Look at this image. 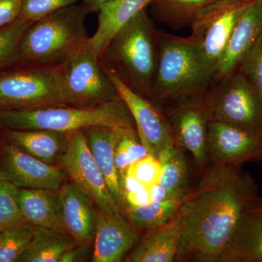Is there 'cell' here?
<instances>
[{
    "mask_svg": "<svg viewBox=\"0 0 262 262\" xmlns=\"http://www.w3.org/2000/svg\"><path fill=\"white\" fill-rule=\"evenodd\" d=\"M151 203L149 188H144L134 192L122 193V206L125 208L145 206Z\"/></svg>",
    "mask_w": 262,
    "mask_h": 262,
    "instance_id": "36",
    "label": "cell"
},
{
    "mask_svg": "<svg viewBox=\"0 0 262 262\" xmlns=\"http://www.w3.org/2000/svg\"><path fill=\"white\" fill-rule=\"evenodd\" d=\"M187 196L166 201L151 202L145 206L127 208L125 214L136 229L151 230L170 222L179 211Z\"/></svg>",
    "mask_w": 262,
    "mask_h": 262,
    "instance_id": "27",
    "label": "cell"
},
{
    "mask_svg": "<svg viewBox=\"0 0 262 262\" xmlns=\"http://www.w3.org/2000/svg\"><path fill=\"white\" fill-rule=\"evenodd\" d=\"M0 171L19 189L58 192L67 176L60 167L50 165L25 152L0 136Z\"/></svg>",
    "mask_w": 262,
    "mask_h": 262,
    "instance_id": "13",
    "label": "cell"
},
{
    "mask_svg": "<svg viewBox=\"0 0 262 262\" xmlns=\"http://www.w3.org/2000/svg\"><path fill=\"white\" fill-rule=\"evenodd\" d=\"M78 244L67 232L34 227L32 241L17 262H60L63 254Z\"/></svg>",
    "mask_w": 262,
    "mask_h": 262,
    "instance_id": "24",
    "label": "cell"
},
{
    "mask_svg": "<svg viewBox=\"0 0 262 262\" xmlns=\"http://www.w3.org/2000/svg\"><path fill=\"white\" fill-rule=\"evenodd\" d=\"M110 0H83L84 8L87 9L89 13H98V10L105 3H107Z\"/></svg>",
    "mask_w": 262,
    "mask_h": 262,
    "instance_id": "39",
    "label": "cell"
},
{
    "mask_svg": "<svg viewBox=\"0 0 262 262\" xmlns=\"http://www.w3.org/2000/svg\"><path fill=\"white\" fill-rule=\"evenodd\" d=\"M260 1L262 2V0H260Z\"/></svg>",
    "mask_w": 262,
    "mask_h": 262,
    "instance_id": "41",
    "label": "cell"
},
{
    "mask_svg": "<svg viewBox=\"0 0 262 262\" xmlns=\"http://www.w3.org/2000/svg\"><path fill=\"white\" fill-rule=\"evenodd\" d=\"M135 177L146 187L149 188L158 184L161 174L159 160L154 157L147 155L138 160L129 167L127 173Z\"/></svg>",
    "mask_w": 262,
    "mask_h": 262,
    "instance_id": "34",
    "label": "cell"
},
{
    "mask_svg": "<svg viewBox=\"0 0 262 262\" xmlns=\"http://www.w3.org/2000/svg\"><path fill=\"white\" fill-rule=\"evenodd\" d=\"M91 251V242L80 243L75 245L63 254L60 262L85 261Z\"/></svg>",
    "mask_w": 262,
    "mask_h": 262,
    "instance_id": "37",
    "label": "cell"
},
{
    "mask_svg": "<svg viewBox=\"0 0 262 262\" xmlns=\"http://www.w3.org/2000/svg\"><path fill=\"white\" fill-rule=\"evenodd\" d=\"M161 174L159 183L173 198H184L189 194V170L182 150L178 146H168L158 156Z\"/></svg>",
    "mask_w": 262,
    "mask_h": 262,
    "instance_id": "25",
    "label": "cell"
},
{
    "mask_svg": "<svg viewBox=\"0 0 262 262\" xmlns=\"http://www.w3.org/2000/svg\"><path fill=\"white\" fill-rule=\"evenodd\" d=\"M159 57L151 101L173 105L203 97L215 72L189 37L158 32Z\"/></svg>",
    "mask_w": 262,
    "mask_h": 262,
    "instance_id": "3",
    "label": "cell"
},
{
    "mask_svg": "<svg viewBox=\"0 0 262 262\" xmlns=\"http://www.w3.org/2000/svg\"><path fill=\"white\" fill-rule=\"evenodd\" d=\"M57 163L71 182L83 190L99 209L108 214H124L110 194L106 180L90 151L83 130L67 133L64 149Z\"/></svg>",
    "mask_w": 262,
    "mask_h": 262,
    "instance_id": "10",
    "label": "cell"
},
{
    "mask_svg": "<svg viewBox=\"0 0 262 262\" xmlns=\"http://www.w3.org/2000/svg\"><path fill=\"white\" fill-rule=\"evenodd\" d=\"M18 202L26 223L67 232L62 222L58 192L48 189H19Z\"/></svg>",
    "mask_w": 262,
    "mask_h": 262,
    "instance_id": "23",
    "label": "cell"
},
{
    "mask_svg": "<svg viewBox=\"0 0 262 262\" xmlns=\"http://www.w3.org/2000/svg\"><path fill=\"white\" fill-rule=\"evenodd\" d=\"M114 150L120 183L133 163L149 155L135 127H117Z\"/></svg>",
    "mask_w": 262,
    "mask_h": 262,
    "instance_id": "28",
    "label": "cell"
},
{
    "mask_svg": "<svg viewBox=\"0 0 262 262\" xmlns=\"http://www.w3.org/2000/svg\"><path fill=\"white\" fill-rule=\"evenodd\" d=\"M214 0H153L149 6L158 21L173 29L190 27L198 12Z\"/></svg>",
    "mask_w": 262,
    "mask_h": 262,
    "instance_id": "26",
    "label": "cell"
},
{
    "mask_svg": "<svg viewBox=\"0 0 262 262\" xmlns=\"http://www.w3.org/2000/svg\"><path fill=\"white\" fill-rule=\"evenodd\" d=\"M153 0H110L98 10V27L89 46L99 57L112 37L121 27L146 10Z\"/></svg>",
    "mask_w": 262,
    "mask_h": 262,
    "instance_id": "21",
    "label": "cell"
},
{
    "mask_svg": "<svg viewBox=\"0 0 262 262\" xmlns=\"http://www.w3.org/2000/svg\"><path fill=\"white\" fill-rule=\"evenodd\" d=\"M174 144L190 153L196 167L205 170L210 163L208 130L211 121L203 97L174 104L165 113Z\"/></svg>",
    "mask_w": 262,
    "mask_h": 262,
    "instance_id": "11",
    "label": "cell"
},
{
    "mask_svg": "<svg viewBox=\"0 0 262 262\" xmlns=\"http://www.w3.org/2000/svg\"><path fill=\"white\" fill-rule=\"evenodd\" d=\"M103 69L127 105L134 119L136 131L148 155L158 159L162 150L174 144L171 128L165 113L151 100L129 89L113 71Z\"/></svg>",
    "mask_w": 262,
    "mask_h": 262,
    "instance_id": "12",
    "label": "cell"
},
{
    "mask_svg": "<svg viewBox=\"0 0 262 262\" xmlns=\"http://www.w3.org/2000/svg\"><path fill=\"white\" fill-rule=\"evenodd\" d=\"M0 136L38 160L54 165L64 149L67 133L42 129L0 128Z\"/></svg>",
    "mask_w": 262,
    "mask_h": 262,
    "instance_id": "22",
    "label": "cell"
},
{
    "mask_svg": "<svg viewBox=\"0 0 262 262\" xmlns=\"http://www.w3.org/2000/svg\"><path fill=\"white\" fill-rule=\"evenodd\" d=\"M149 189L151 202H163L176 199L159 184H154Z\"/></svg>",
    "mask_w": 262,
    "mask_h": 262,
    "instance_id": "38",
    "label": "cell"
},
{
    "mask_svg": "<svg viewBox=\"0 0 262 262\" xmlns=\"http://www.w3.org/2000/svg\"><path fill=\"white\" fill-rule=\"evenodd\" d=\"M67 104L60 66L22 63L0 73V110L20 111Z\"/></svg>",
    "mask_w": 262,
    "mask_h": 262,
    "instance_id": "6",
    "label": "cell"
},
{
    "mask_svg": "<svg viewBox=\"0 0 262 262\" xmlns=\"http://www.w3.org/2000/svg\"><path fill=\"white\" fill-rule=\"evenodd\" d=\"M258 194L241 167L212 165L179 208L182 234L175 261L220 262L239 221Z\"/></svg>",
    "mask_w": 262,
    "mask_h": 262,
    "instance_id": "1",
    "label": "cell"
},
{
    "mask_svg": "<svg viewBox=\"0 0 262 262\" xmlns=\"http://www.w3.org/2000/svg\"><path fill=\"white\" fill-rule=\"evenodd\" d=\"M95 126L136 128L132 115L121 98L93 107L65 105L20 111L0 110L1 129L70 133Z\"/></svg>",
    "mask_w": 262,
    "mask_h": 262,
    "instance_id": "5",
    "label": "cell"
},
{
    "mask_svg": "<svg viewBox=\"0 0 262 262\" xmlns=\"http://www.w3.org/2000/svg\"><path fill=\"white\" fill-rule=\"evenodd\" d=\"M208 155L212 165L218 166L241 167L248 162L262 161V131L211 121Z\"/></svg>",
    "mask_w": 262,
    "mask_h": 262,
    "instance_id": "14",
    "label": "cell"
},
{
    "mask_svg": "<svg viewBox=\"0 0 262 262\" xmlns=\"http://www.w3.org/2000/svg\"><path fill=\"white\" fill-rule=\"evenodd\" d=\"M122 213L108 214L96 210L93 262H119L139 241L137 231Z\"/></svg>",
    "mask_w": 262,
    "mask_h": 262,
    "instance_id": "15",
    "label": "cell"
},
{
    "mask_svg": "<svg viewBox=\"0 0 262 262\" xmlns=\"http://www.w3.org/2000/svg\"><path fill=\"white\" fill-rule=\"evenodd\" d=\"M237 70L252 82L262 103V34L241 62Z\"/></svg>",
    "mask_w": 262,
    "mask_h": 262,
    "instance_id": "33",
    "label": "cell"
},
{
    "mask_svg": "<svg viewBox=\"0 0 262 262\" xmlns=\"http://www.w3.org/2000/svg\"><path fill=\"white\" fill-rule=\"evenodd\" d=\"M220 262H262V196L248 205Z\"/></svg>",
    "mask_w": 262,
    "mask_h": 262,
    "instance_id": "18",
    "label": "cell"
},
{
    "mask_svg": "<svg viewBox=\"0 0 262 262\" xmlns=\"http://www.w3.org/2000/svg\"><path fill=\"white\" fill-rule=\"evenodd\" d=\"M32 23L19 16L13 23L0 28V73L22 63L19 46L22 36Z\"/></svg>",
    "mask_w": 262,
    "mask_h": 262,
    "instance_id": "29",
    "label": "cell"
},
{
    "mask_svg": "<svg viewBox=\"0 0 262 262\" xmlns=\"http://www.w3.org/2000/svg\"><path fill=\"white\" fill-rule=\"evenodd\" d=\"M182 234V219L178 211L168 223L149 230L134 246L126 261H175Z\"/></svg>",
    "mask_w": 262,
    "mask_h": 262,
    "instance_id": "19",
    "label": "cell"
},
{
    "mask_svg": "<svg viewBox=\"0 0 262 262\" xmlns=\"http://www.w3.org/2000/svg\"><path fill=\"white\" fill-rule=\"evenodd\" d=\"M34 236V226H15L0 231V262H17Z\"/></svg>",
    "mask_w": 262,
    "mask_h": 262,
    "instance_id": "30",
    "label": "cell"
},
{
    "mask_svg": "<svg viewBox=\"0 0 262 262\" xmlns=\"http://www.w3.org/2000/svg\"><path fill=\"white\" fill-rule=\"evenodd\" d=\"M23 0H0V28L14 22L20 16Z\"/></svg>",
    "mask_w": 262,
    "mask_h": 262,
    "instance_id": "35",
    "label": "cell"
},
{
    "mask_svg": "<svg viewBox=\"0 0 262 262\" xmlns=\"http://www.w3.org/2000/svg\"><path fill=\"white\" fill-rule=\"evenodd\" d=\"M261 34L262 2L252 0L236 24L215 66V80L237 70Z\"/></svg>",
    "mask_w": 262,
    "mask_h": 262,
    "instance_id": "16",
    "label": "cell"
},
{
    "mask_svg": "<svg viewBox=\"0 0 262 262\" xmlns=\"http://www.w3.org/2000/svg\"><path fill=\"white\" fill-rule=\"evenodd\" d=\"M59 66L63 94L70 106L93 107L120 98L89 42Z\"/></svg>",
    "mask_w": 262,
    "mask_h": 262,
    "instance_id": "8",
    "label": "cell"
},
{
    "mask_svg": "<svg viewBox=\"0 0 262 262\" xmlns=\"http://www.w3.org/2000/svg\"><path fill=\"white\" fill-rule=\"evenodd\" d=\"M158 57V31L145 10L115 33L98 60L129 89L151 100Z\"/></svg>",
    "mask_w": 262,
    "mask_h": 262,
    "instance_id": "2",
    "label": "cell"
},
{
    "mask_svg": "<svg viewBox=\"0 0 262 262\" xmlns=\"http://www.w3.org/2000/svg\"><path fill=\"white\" fill-rule=\"evenodd\" d=\"M78 0H23L20 16L34 22L75 4Z\"/></svg>",
    "mask_w": 262,
    "mask_h": 262,
    "instance_id": "32",
    "label": "cell"
},
{
    "mask_svg": "<svg viewBox=\"0 0 262 262\" xmlns=\"http://www.w3.org/2000/svg\"><path fill=\"white\" fill-rule=\"evenodd\" d=\"M251 1L214 0L203 7L192 20L189 39L214 72L236 24Z\"/></svg>",
    "mask_w": 262,
    "mask_h": 262,
    "instance_id": "9",
    "label": "cell"
},
{
    "mask_svg": "<svg viewBox=\"0 0 262 262\" xmlns=\"http://www.w3.org/2000/svg\"><path fill=\"white\" fill-rule=\"evenodd\" d=\"M18 189L0 171V231L27 224L19 206Z\"/></svg>",
    "mask_w": 262,
    "mask_h": 262,
    "instance_id": "31",
    "label": "cell"
},
{
    "mask_svg": "<svg viewBox=\"0 0 262 262\" xmlns=\"http://www.w3.org/2000/svg\"><path fill=\"white\" fill-rule=\"evenodd\" d=\"M58 194L65 230L77 242H91L96 233L94 202L72 182H66Z\"/></svg>",
    "mask_w": 262,
    "mask_h": 262,
    "instance_id": "17",
    "label": "cell"
},
{
    "mask_svg": "<svg viewBox=\"0 0 262 262\" xmlns=\"http://www.w3.org/2000/svg\"><path fill=\"white\" fill-rule=\"evenodd\" d=\"M117 127H90L84 129L90 151L102 173L110 194L122 213V189L115 164V144Z\"/></svg>",
    "mask_w": 262,
    "mask_h": 262,
    "instance_id": "20",
    "label": "cell"
},
{
    "mask_svg": "<svg viewBox=\"0 0 262 262\" xmlns=\"http://www.w3.org/2000/svg\"><path fill=\"white\" fill-rule=\"evenodd\" d=\"M246 1H251V0H246Z\"/></svg>",
    "mask_w": 262,
    "mask_h": 262,
    "instance_id": "40",
    "label": "cell"
},
{
    "mask_svg": "<svg viewBox=\"0 0 262 262\" xmlns=\"http://www.w3.org/2000/svg\"><path fill=\"white\" fill-rule=\"evenodd\" d=\"M89 14L83 5L75 3L32 22L20 39L22 63L61 64L89 42Z\"/></svg>",
    "mask_w": 262,
    "mask_h": 262,
    "instance_id": "4",
    "label": "cell"
},
{
    "mask_svg": "<svg viewBox=\"0 0 262 262\" xmlns=\"http://www.w3.org/2000/svg\"><path fill=\"white\" fill-rule=\"evenodd\" d=\"M219 81L203 96L211 121L262 131L261 98L251 80L237 70Z\"/></svg>",
    "mask_w": 262,
    "mask_h": 262,
    "instance_id": "7",
    "label": "cell"
}]
</instances>
